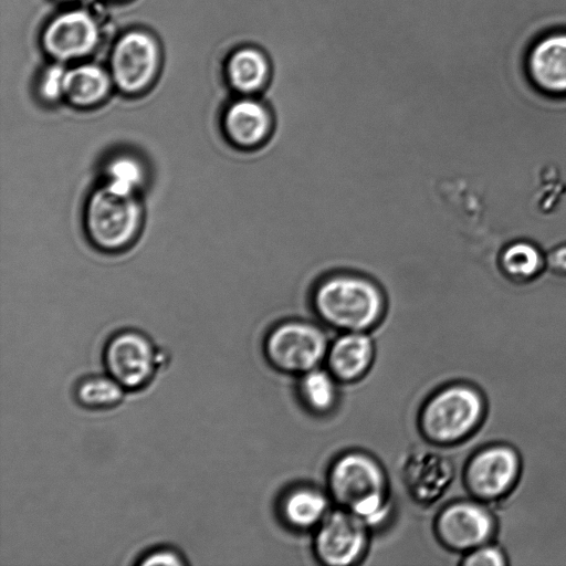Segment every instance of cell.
Returning a JSON list of instances; mask_svg holds the SVG:
<instances>
[{
    "mask_svg": "<svg viewBox=\"0 0 566 566\" xmlns=\"http://www.w3.org/2000/svg\"><path fill=\"white\" fill-rule=\"evenodd\" d=\"M503 260L506 270L518 275L534 273L539 263L537 251L526 243H516L509 248Z\"/></svg>",
    "mask_w": 566,
    "mask_h": 566,
    "instance_id": "7402d4cb",
    "label": "cell"
},
{
    "mask_svg": "<svg viewBox=\"0 0 566 566\" xmlns=\"http://www.w3.org/2000/svg\"><path fill=\"white\" fill-rule=\"evenodd\" d=\"M312 313L328 327L343 332H368L382 321L386 294L374 279L354 271H335L314 285Z\"/></svg>",
    "mask_w": 566,
    "mask_h": 566,
    "instance_id": "6da1fadb",
    "label": "cell"
},
{
    "mask_svg": "<svg viewBox=\"0 0 566 566\" xmlns=\"http://www.w3.org/2000/svg\"><path fill=\"white\" fill-rule=\"evenodd\" d=\"M365 524L348 510L334 511L319 523L315 536V552L326 565L354 564L366 546Z\"/></svg>",
    "mask_w": 566,
    "mask_h": 566,
    "instance_id": "9c48e42d",
    "label": "cell"
},
{
    "mask_svg": "<svg viewBox=\"0 0 566 566\" xmlns=\"http://www.w3.org/2000/svg\"><path fill=\"white\" fill-rule=\"evenodd\" d=\"M326 334L317 324L289 318L269 332L265 353L269 360L286 373H307L317 367L328 353Z\"/></svg>",
    "mask_w": 566,
    "mask_h": 566,
    "instance_id": "5b68a950",
    "label": "cell"
},
{
    "mask_svg": "<svg viewBox=\"0 0 566 566\" xmlns=\"http://www.w3.org/2000/svg\"><path fill=\"white\" fill-rule=\"evenodd\" d=\"M374 356L373 340L367 332H344L329 346L328 367L342 381H353L369 368Z\"/></svg>",
    "mask_w": 566,
    "mask_h": 566,
    "instance_id": "5bb4252c",
    "label": "cell"
},
{
    "mask_svg": "<svg viewBox=\"0 0 566 566\" xmlns=\"http://www.w3.org/2000/svg\"><path fill=\"white\" fill-rule=\"evenodd\" d=\"M143 168L132 156L120 155L112 159L106 169V184L113 188L135 193L143 182Z\"/></svg>",
    "mask_w": 566,
    "mask_h": 566,
    "instance_id": "44dd1931",
    "label": "cell"
},
{
    "mask_svg": "<svg viewBox=\"0 0 566 566\" xmlns=\"http://www.w3.org/2000/svg\"><path fill=\"white\" fill-rule=\"evenodd\" d=\"M462 564L465 566H503L506 564V557L501 548L486 543L469 551Z\"/></svg>",
    "mask_w": 566,
    "mask_h": 566,
    "instance_id": "cb8c5ba5",
    "label": "cell"
},
{
    "mask_svg": "<svg viewBox=\"0 0 566 566\" xmlns=\"http://www.w3.org/2000/svg\"><path fill=\"white\" fill-rule=\"evenodd\" d=\"M66 72L60 63L45 69L39 82V92L44 99L52 102L64 96Z\"/></svg>",
    "mask_w": 566,
    "mask_h": 566,
    "instance_id": "603a6c76",
    "label": "cell"
},
{
    "mask_svg": "<svg viewBox=\"0 0 566 566\" xmlns=\"http://www.w3.org/2000/svg\"><path fill=\"white\" fill-rule=\"evenodd\" d=\"M159 356L150 339L137 331H122L115 334L104 350V364L124 389L145 387L153 378Z\"/></svg>",
    "mask_w": 566,
    "mask_h": 566,
    "instance_id": "52a82bcc",
    "label": "cell"
},
{
    "mask_svg": "<svg viewBox=\"0 0 566 566\" xmlns=\"http://www.w3.org/2000/svg\"><path fill=\"white\" fill-rule=\"evenodd\" d=\"M142 221V208L133 192L117 190L104 184L90 197L86 228L92 241L104 249L126 245Z\"/></svg>",
    "mask_w": 566,
    "mask_h": 566,
    "instance_id": "277c9868",
    "label": "cell"
},
{
    "mask_svg": "<svg viewBox=\"0 0 566 566\" xmlns=\"http://www.w3.org/2000/svg\"><path fill=\"white\" fill-rule=\"evenodd\" d=\"M333 497L365 525H376L388 515L386 479L370 457L350 452L338 458L329 470Z\"/></svg>",
    "mask_w": 566,
    "mask_h": 566,
    "instance_id": "7a4b0ae2",
    "label": "cell"
},
{
    "mask_svg": "<svg viewBox=\"0 0 566 566\" xmlns=\"http://www.w3.org/2000/svg\"><path fill=\"white\" fill-rule=\"evenodd\" d=\"M140 565H184L182 557L171 548H158L148 552L139 562Z\"/></svg>",
    "mask_w": 566,
    "mask_h": 566,
    "instance_id": "d4e9b609",
    "label": "cell"
},
{
    "mask_svg": "<svg viewBox=\"0 0 566 566\" xmlns=\"http://www.w3.org/2000/svg\"><path fill=\"white\" fill-rule=\"evenodd\" d=\"M282 514L293 527L310 528L327 515V500L315 489L298 488L283 499Z\"/></svg>",
    "mask_w": 566,
    "mask_h": 566,
    "instance_id": "ac0fdd59",
    "label": "cell"
},
{
    "mask_svg": "<svg viewBox=\"0 0 566 566\" xmlns=\"http://www.w3.org/2000/svg\"><path fill=\"white\" fill-rule=\"evenodd\" d=\"M95 19L84 10H70L53 18L44 29L45 51L57 61H69L90 54L98 44Z\"/></svg>",
    "mask_w": 566,
    "mask_h": 566,
    "instance_id": "8fae6325",
    "label": "cell"
},
{
    "mask_svg": "<svg viewBox=\"0 0 566 566\" xmlns=\"http://www.w3.org/2000/svg\"><path fill=\"white\" fill-rule=\"evenodd\" d=\"M335 377L332 373L314 368L305 373L300 382L303 401L315 412L328 411L336 401Z\"/></svg>",
    "mask_w": 566,
    "mask_h": 566,
    "instance_id": "ffe728a7",
    "label": "cell"
},
{
    "mask_svg": "<svg viewBox=\"0 0 566 566\" xmlns=\"http://www.w3.org/2000/svg\"><path fill=\"white\" fill-rule=\"evenodd\" d=\"M521 468L518 453L507 444H491L469 460L464 481L469 491L482 501H496L515 485Z\"/></svg>",
    "mask_w": 566,
    "mask_h": 566,
    "instance_id": "ba28073f",
    "label": "cell"
},
{
    "mask_svg": "<svg viewBox=\"0 0 566 566\" xmlns=\"http://www.w3.org/2000/svg\"><path fill=\"white\" fill-rule=\"evenodd\" d=\"M112 76L96 64H81L67 70L64 96L76 106H92L109 92Z\"/></svg>",
    "mask_w": 566,
    "mask_h": 566,
    "instance_id": "e0dca14e",
    "label": "cell"
},
{
    "mask_svg": "<svg viewBox=\"0 0 566 566\" xmlns=\"http://www.w3.org/2000/svg\"><path fill=\"white\" fill-rule=\"evenodd\" d=\"M160 62L156 40L147 32L134 30L122 35L111 55V76L124 93L145 90L155 78Z\"/></svg>",
    "mask_w": 566,
    "mask_h": 566,
    "instance_id": "8992f818",
    "label": "cell"
},
{
    "mask_svg": "<svg viewBox=\"0 0 566 566\" xmlns=\"http://www.w3.org/2000/svg\"><path fill=\"white\" fill-rule=\"evenodd\" d=\"M401 472L409 494L422 504H431L440 499L453 479L450 460L427 449L408 454Z\"/></svg>",
    "mask_w": 566,
    "mask_h": 566,
    "instance_id": "4fadbf2b",
    "label": "cell"
},
{
    "mask_svg": "<svg viewBox=\"0 0 566 566\" xmlns=\"http://www.w3.org/2000/svg\"><path fill=\"white\" fill-rule=\"evenodd\" d=\"M440 539L455 551H471L486 544L495 532V520L483 505L460 501L448 505L437 518Z\"/></svg>",
    "mask_w": 566,
    "mask_h": 566,
    "instance_id": "30bf717a",
    "label": "cell"
},
{
    "mask_svg": "<svg viewBox=\"0 0 566 566\" xmlns=\"http://www.w3.org/2000/svg\"><path fill=\"white\" fill-rule=\"evenodd\" d=\"M555 262L558 266L566 270V248H562L556 252Z\"/></svg>",
    "mask_w": 566,
    "mask_h": 566,
    "instance_id": "484cf974",
    "label": "cell"
},
{
    "mask_svg": "<svg viewBox=\"0 0 566 566\" xmlns=\"http://www.w3.org/2000/svg\"><path fill=\"white\" fill-rule=\"evenodd\" d=\"M124 387L109 375H91L75 386L77 402L88 409H107L120 402Z\"/></svg>",
    "mask_w": 566,
    "mask_h": 566,
    "instance_id": "d6986e66",
    "label": "cell"
},
{
    "mask_svg": "<svg viewBox=\"0 0 566 566\" xmlns=\"http://www.w3.org/2000/svg\"><path fill=\"white\" fill-rule=\"evenodd\" d=\"M270 74L264 53L245 46L233 52L227 63V77L230 85L242 95H254L261 91Z\"/></svg>",
    "mask_w": 566,
    "mask_h": 566,
    "instance_id": "2e32d148",
    "label": "cell"
},
{
    "mask_svg": "<svg viewBox=\"0 0 566 566\" xmlns=\"http://www.w3.org/2000/svg\"><path fill=\"white\" fill-rule=\"evenodd\" d=\"M530 70L534 81L551 92L566 91V34L552 35L532 51Z\"/></svg>",
    "mask_w": 566,
    "mask_h": 566,
    "instance_id": "9a60e30c",
    "label": "cell"
},
{
    "mask_svg": "<svg viewBox=\"0 0 566 566\" xmlns=\"http://www.w3.org/2000/svg\"><path fill=\"white\" fill-rule=\"evenodd\" d=\"M222 125L232 147L254 150L272 136L275 117L269 104L253 95H243L227 107Z\"/></svg>",
    "mask_w": 566,
    "mask_h": 566,
    "instance_id": "7c38bea8",
    "label": "cell"
},
{
    "mask_svg": "<svg viewBox=\"0 0 566 566\" xmlns=\"http://www.w3.org/2000/svg\"><path fill=\"white\" fill-rule=\"evenodd\" d=\"M484 412V399L478 389L453 385L427 401L420 415V428L436 443H454L479 427Z\"/></svg>",
    "mask_w": 566,
    "mask_h": 566,
    "instance_id": "3957f363",
    "label": "cell"
}]
</instances>
